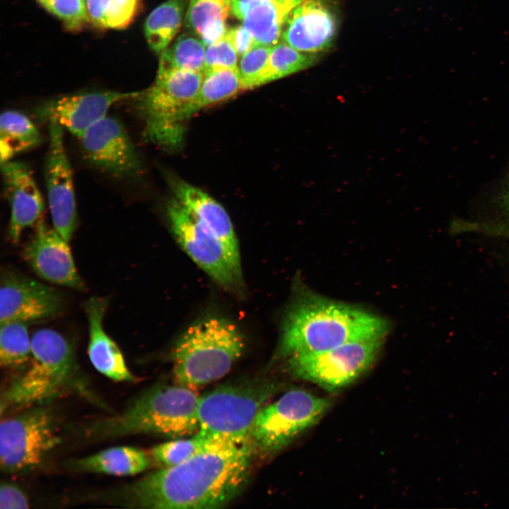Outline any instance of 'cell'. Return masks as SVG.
Masks as SVG:
<instances>
[{"label": "cell", "mask_w": 509, "mask_h": 509, "mask_svg": "<svg viewBox=\"0 0 509 509\" xmlns=\"http://www.w3.org/2000/svg\"><path fill=\"white\" fill-rule=\"evenodd\" d=\"M63 298L54 288L16 271L1 278L0 322H30L57 315Z\"/></svg>", "instance_id": "5bb4252c"}, {"label": "cell", "mask_w": 509, "mask_h": 509, "mask_svg": "<svg viewBox=\"0 0 509 509\" xmlns=\"http://www.w3.org/2000/svg\"><path fill=\"white\" fill-rule=\"evenodd\" d=\"M4 190L10 206L8 238L18 242L23 232L41 220L45 204L28 165L16 160L1 164Z\"/></svg>", "instance_id": "e0dca14e"}, {"label": "cell", "mask_w": 509, "mask_h": 509, "mask_svg": "<svg viewBox=\"0 0 509 509\" xmlns=\"http://www.w3.org/2000/svg\"><path fill=\"white\" fill-rule=\"evenodd\" d=\"M238 54L225 37L207 46L204 57V73L216 69H238Z\"/></svg>", "instance_id": "d6a6232c"}, {"label": "cell", "mask_w": 509, "mask_h": 509, "mask_svg": "<svg viewBox=\"0 0 509 509\" xmlns=\"http://www.w3.org/2000/svg\"><path fill=\"white\" fill-rule=\"evenodd\" d=\"M86 159L117 178H134L142 170L139 153L123 124L105 116L78 138Z\"/></svg>", "instance_id": "7c38bea8"}, {"label": "cell", "mask_w": 509, "mask_h": 509, "mask_svg": "<svg viewBox=\"0 0 509 509\" xmlns=\"http://www.w3.org/2000/svg\"><path fill=\"white\" fill-rule=\"evenodd\" d=\"M170 186L174 197L240 260L233 226L224 208L206 192L184 180L172 179Z\"/></svg>", "instance_id": "ffe728a7"}, {"label": "cell", "mask_w": 509, "mask_h": 509, "mask_svg": "<svg viewBox=\"0 0 509 509\" xmlns=\"http://www.w3.org/2000/svg\"><path fill=\"white\" fill-rule=\"evenodd\" d=\"M249 444L211 441L185 462L153 472L115 493L124 507L211 509L233 499L248 481Z\"/></svg>", "instance_id": "6da1fadb"}, {"label": "cell", "mask_w": 509, "mask_h": 509, "mask_svg": "<svg viewBox=\"0 0 509 509\" xmlns=\"http://www.w3.org/2000/svg\"><path fill=\"white\" fill-rule=\"evenodd\" d=\"M139 92L81 93L45 102L34 110L41 122L56 124L79 138L92 125L107 116L115 104L134 99Z\"/></svg>", "instance_id": "9a60e30c"}, {"label": "cell", "mask_w": 509, "mask_h": 509, "mask_svg": "<svg viewBox=\"0 0 509 509\" xmlns=\"http://www.w3.org/2000/svg\"><path fill=\"white\" fill-rule=\"evenodd\" d=\"M203 78L201 72L158 71L153 84L138 93L132 100L146 141L169 150L180 146Z\"/></svg>", "instance_id": "5b68a950"}, {"label": "cell", "mask_w": 509, "mask_h": 509, "mask_svg": "<svg viewBox=\"0 0 509 509\" xmlns=\"http://www.w3.org/2000/svg\"><path fill=\"white\" fill-rule=\"evenodd\" d=\"M233 0H190L185 17L187 27L197 35L226 23Z\"/></svg>", "instance_id": "f1b7e54d"}, {"label": "cell", "mask_w": 509, "mask_h": 509, "mask_svg": "<svg viewBox=\"0 0 509 509\" xmlns=\"http://www.w3.org/2000/svg\"><path fill=\"white\" fill-rule=\"evenodd\" d=\"M29 507L27 496L17 486L5 483L0 488L1 509H25Z\"/></svg>", "instance_id": "e575fe53"}, {"label": "cell", "mask_w": 509, "mask_h": 509, "mask_svg": "<svg viewBox=\"0 0 509 509\" xmlns=\"http://www.w3.org/2000/svg\"><path fill=\"white\" fill-rule=\"evenodd\" d=\"M315 57L299 52L284 41L278 42L271 47L262 85L310 66L315 62Z\"/></svg>", "instance_id": "83f0119b"}, {"label": "cell", "mask_w": 509, "mask_h": 509, "mask_svg": "<svg viewBox=\"0 0 509 509\" xmlns=\"http://www.w3.org/2000/svg\"><path fill=\"white\" fill-rule=\"evenodd\" d=\"M329 406V399L305 390L288 391L259 411L250 432L249 445L253 450L266 454L279 452L315 425Z\"/></svg>", "instance_id": "ba28073f"}, {"label": "cell", "mask_w": 509, "mask_h": 509, "mask_svg": "<svg viewBox=\"0 0 509 509\" xmlns=\"http://www.w3.org/2000/svg\"><path fill=\"white\" fill-rule=\"evenodd\" d=\"M303 0H233L231 12L243 23L256 44L274 46L291 11Z\"/></svg>", "instance_id": "44dd1931"}, {"label": "cell", "mask_w": 509, "mask_h": 509, "mask_svg": "<svg viewBox=\"0 0 509 509\" xmlns=\"http://www.w3.org/2000/svg\"><path fill=\"white\" fill-rule=\"evenodd\" d=\"M25 322H10L1 324L0 363L9 369L21 368L29 362L31 356V337Z\"/></svg>", "instance_id": "4316f807"}, {"label": "cell", "mask_w": 509, "mask_h": 509, "mask_svg": "<svg viewBox=\"0 0 509 509\" xmlns=\"http://www.w3.org/2000/svg\"><path fill=\"white\" fill-rule=\"evenodd\" d=\"M245 90L238 69H221L204 73L199 91L192 103V112L228 100Z\"/></svg>", "instance_id": "d4e9b609"}, {"label": "cell", "mask_w": 509, "mask_h": 509, "mask_svg": "<svg viewBox=\"0 0 509 509\" xmlns=\"http://www.w3.org/2000/svg\"><path fill=\"white\" fill-rule=\"evenodd\" d=\"M387 329L383 318L367 310L307 294L288 308L278 356L287 358L353 341L384 338Z\"/></svg>", "instance_id": "7a4b0ae2"}, {"label": "cell", "mask_w": 509, "mask_h": 509, "mask_svg": "<svg viewBox=\"0 0 509 509\" xmlns=\"http://www.w3.org/2000/svg\"><path fill=\"white\" fill-rule=\"evenodd\" d=\"M498 204L503 215L509 223V181L501 191L498 197Z\"/></svg>", "instance_id": "74e56055"}, {"label": "cell", "mask_w": 509, "mask_h": 509, "mask_svg": "<svg viewBox=\"0 0 509 509\" xmlns=\"http://www.w3.org/2000/svg\"><path fill=\"white\" fill-rule=\"evenodd\" d=\"M166 212L175 238L192 260L222 288L241 292L240 260L175 197L168 202Z\"/></svg>", "instance_id": "9c48e42d"}, {"label": "cell", "mask_w": 509, "mask_h": 509, "mask_svg": "<svg viewBox=\"0 0 509 509\" xmlns=\"http://www.w3.org/2000/svg\"><path fill=\"white\" fill-rule=\"evenodd\" d=\"M279 390L271 380L252 379L220 385L200 396L197 433L213 441L249 444L254 421Z\"/></svg>", "instance_id": "8992f818"}, {"label": "cell", "mask_w": 509, "mask_h": 509, "mask_svg": "<svg viewBox=\"0 0 509 509\" xmlns=\"http://www.w3.org/2000/svg\"><path fill=\"white\" fill-rule=\"evenodd\" d=\"M206 45L192 33H184L166 47L159 60L158 71H204Z\"/></svg>", "instance_id": "484cf974"}, {"label": "cell", "mask_w": 509, "mask_h": 509, "mask_svg": "<svg viewBox=\"0 0 509 509\" xmlns=\"http://www.w3.org/2000/svg\"><path fill=\"white\" fill-rule=\"evenodd\" d=\"M59 442L51 416L45 410L5 419L0 426L1 469L7 473L33 469Z\"/></svg>", "instance_id": "8fae6325"}, {"label": "cell", "mask_w": 509, "mask_h": 509, "mask_svg": "<svg viewBox=\"0 0 509 509\" xmlns=\"http://www.w3.org/2000/svg\"><path fill=\"white\" fill-rule=\"evenodd\" d=\"M245 341L230 320L209 316L192 324L172 353L177 384L195 390L227 374L242 356Z\"/></svg>", "instance_id": "277c9868"}, {"label": "cell", "mask_w": 509, "mask_h": 509, "mask_svg": "<svg viewBox=\"0 0 509 509\" xmlns=\"http://www.w3.org/2000/svg\"><path fill=\"white\" fill-rule=\"evenodd\" d=\"M89 21L105 28V14L110 0H86Z\"/></svg>", "instance_id": "8d00e7d4"}, {"label": "cell", "mask_w": 509, "mask_h": 509, "mask_svg": "<svg viewBox=\"0 0 509 509\" xmlns=\"http://www.w3.org/2000/svg\"><path fill=\"white\" fill-rule=\"evenodd\" d=\"M68 243L54 227L41 219L23 248V257L33 271L45 281L81 291L84 288V283Z\"/></svg>", "instance_id": "2e32d148"}, {"label": "cell", "mask_w": 509, "mask_h": 509, "mask_svg": "<svg viewBox=\"0 0 509 509\" xmlns=\"http://www.w3.org/2000/svg\"><path fill=\"white\" fill-rule=\"evenodd\" d=\"M49 146L45 159L47 200L54 229L68 242L77 225L72 169L64 142V129L49 124Z\"/></svg>", "instance_id": "4fadbf2b"}, {"label": "cell", "mask_w": 509, "mask_h": 509, "mask_svg": "<svg viewBox=\"0 0 509 509\" xmlns=\"http://www.w3.org/2000/svg\"><path fill=\"white\" fill-rule=\"evenodd\" d=\"M272 47L256 44L241 56L238 69L245 90L262 85V78Z\"/></svg>", "instance_id": "4dcf8cb0"}, {"label": "cell", "mask_w": 509, "mask_h": 509, "mask_svg": "<svg viewBox=\"0 0 509 509\" xmlns=\"http://www.w3.org/2000/svg\"><path fill=\"white\" fill-rule=\"evenodd\" d=\"M212 440L197 432L191 438L163 443L152 448V457L170 467L180 464L203 450Z\"/></svg>", "instance_id": "f546056e"}, {"label": "cell", "mask_w": 509, "mask_h": 509, "mask_svg": "<svg viewBox=\"0 0 509 509\" xmlns=\"http://www.w3.org/2000/svg\"><path fill=\"white\" fill-rule=\"evenodd\" d=\"M40 142L39 130L25 115L15 110L2 112L0 118L1 164L37 146Z\"/></svg>", "instance_id": "603a6c76"}, {"label": "cell", "mask_w": 509, "mask_h": 509, "mask_svg": "<svg viewBox=\"0 0 509 509\" xmlns=\"http://www.w3.org/2000/svg\"><path fill=\"white\" fill-rule=\"evenodd\" d=\"M74 365L73 347L63 335L52 329L37 330L28 368L6 392V403L21 407L52 397L68 382Z\"/></svg>", "instance_id": "52a82bcc"}, {"label": "cell", "mask_w": 509, "mask_h": 509, "mask_svg": "<svg viewBox=\"0 0 509 509\" xmlns=\"http://www.w3.org/2000/svg\"><path fill=\"white\" fill-rule=\"evenodd\" d=\"M150 464V457L144 450L131 446H117L76 460L71 465L78 471L129 476L143 472Z\"/></svg>", "instance_id": "7402d4cb"}, {"label": "cell", "mask_w": 509, "mask_h": 509, "mask_svg": "<svg viewBox=\"0 0 509 509\" xmlns=\"http://www.w3.org/2000/svg\"><path fill=\"white\" fill-rule=\"evenodd\" d=\"M384 338L353 341L322 351L287 358L288 372L329 392L341 390L365 373L375 361Z\"/></svg>", "instance_id": "30bf717a"}, {"label": "cell", "mask_w": 509, "mask_h": 509, "mask_svg": "<svg viewBox=\"0 0 509 509\" xmlns=\"http://www.w3.org/2000/svg\"><path fill=\"white\" fill-rule=\"evenodd\" d=\"M139 0H110L105 14V28H123L134 18Z\"/></svg>", "instance_id": "836d02e7"}, {"label": "cell", "mask_w": 509, "mask_h": 509, "mask_svg": "<svg viewBox=\"0 0 509 509\" xmlns=\"http://www.w3.org/2000/svg\"><path fill=\"white\" fill-rule=\"evenodd\" d=\"M187 0H168L147 17L144 31L150 48L161 53L175 36L181 25Z\"/></svg>", "instance_id": "cb8c5ba5"}, {"label": "cell", "mask_w": 509, "mask_h": 509, "mask_svg": "<svg viewBox=\"0 0 509 509\" xmlns=\"http://www.w3.org/2000/svg\"><path fill=\"white\" fill-rule=\"evenodd\" d=\"M107 300L92 297L85 304L88 322V354L93 367L107 378L117 382H133L124 356L103 327Z\"/></svg>", "instance_id": "d6986e66"}, {"label": "cell", "mask_w": 509, "mask_h": 509, "mask_svg": "<svg viewBox=\"0 0 509 509\" xmlns=\"http://www.w3.org/2000/svg\"><path fill=\"white\" fill-rule=\"evenodd\" d=\"M283 26V41L305 53L327 49L337 30L333 13L320 0L302 1L291 11Z\"/></svg>", "instance_id": "ac0fdd59"}, {"label": "cell", "mask_w": 509, "mask_h": 509, "mask_svg": "<svg viewBox=\"0 0 509 509\" xmlns=\"http://www.w3.org/2000/svg\"><path fill=\"white\" fill-rule=\"evenodd\" d=\"M66 28L77 30L89 21L86 0H37Z\"/></svg>", "instance_id": "1f68e13d"}, {"label": "cell", "mask_w": 509, "mask_h": 509, "mask_svg": "<svg viewBox=\"0 0 509 509\" xmlns=\"http://www.w3.org/2000/svg\"><path fill=\"white\" fill-rule=\"evenodd\" d=\"M199 398L194 390L178 384L158 385L136 398L122 413L92 424L88 433L97 438L190 435L199 428Z\"/></svg>", "instance_id": "3957f363"}, {"label": "cell", "mask_w": 509, "mask_h": 509, "mask_svg": "<svg viewBox=\"0 0 509 509\" xmlns=\"http://www.w3.org/2000/svg\"><path fill=\"white\" fill-rule=\"evenodd\" d=\"M226 37L231 43L238 56H242L256 45L254 37L243 25L236 26L228 30Z\"/></svg>", "instance_id": "d590c367"}]
</instances>
